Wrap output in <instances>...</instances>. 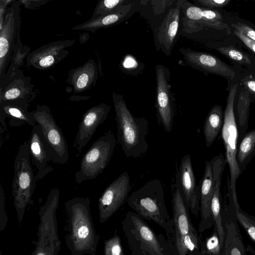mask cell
Listing matches in <instances>:
<instances>
[{"label":"cell","instance_id":"obj_1","mask_svg":"<svg viewBox=\"0 0 255 255\" xmlns=\"http://www.w3.org/2000/svg\"><path fill=\"white\" fill-rule=\"evenodd\" d=\"M68 217L66 246L71 255H95L100 240L94 226L88 197H77L65 204Z\"/></svg>","mask_w":255,"mask_h":255},{"label":"cell","instance_id":"obj_2","mask_svg":"<svg viewBox=\"0 0 255 255\" xmlns=\"http://www.w3.org/2000/svg\"><path fill=\"white\" fill-rule=\"evenodd\" d=\"M117 125V140L127 157L138 158L148 149L146 136L149 124L144 117H135L128 108L122 95L113 93Z\"/></svg>","mask_w":255,"mask_h":255},{"label":"cell","instance_id":"obj_3","mask_svg":"<svg viewBox=\"0 0 255 255\" xmlns=\"http://www.w3.org/2000/svg\"><path fill=\"white\" fill-rule=\"evenodd\" d=\"M128 206L143 219L152 221L170 236L173 231V221L166 207L163 185L157 179L149 181L132 192L127 200Z\"/></svg>","mask_w":255,"mask_h":255},{"label":"cell","instance_id":"obj_4","mask_svg":"<svg viewBox=\"0 0 255 255\" xmlns=\"http://www.w3.org/2000/svg\"><path fill=\"white\" fill-rule=\"evenodd\" d=\"M122 225L132 255H171L167 239L135 212H127Z\"/></svg>","mask_w":255,"mask_h":255},{"label":"cell","instance_id":"obj_5","mask_svg":"<svg viewBox=\"0 0 255 255\" xmlns=\"http://www.w3.org/2000/svg\"><path fill=\"white\" fill-rule=\"evenodd\" d=\"M14 176L11 188L13 204L18 221L21 224L25 210L32 203L36 178L30 162L28 142L21 144L14 161Z\"/></svg>","mask_w":255,"mask_h":255},{"label":"cell","instance_id":"obj_6","mask_svg":"<svg viewBox=\"0 0 255 255\" xmlns=\"http://www.w3.org/2000/svg\"><path fill=\"white\" fill-rule=\"evenodd\" d=\"M59 199L58 188L51 189L45 203L39 211L38 238L31 255H58L60 250L61 241L56 218Z\"/></svg>","mask_w":255,"mask_h":255},{"label":"cell","instance_id":"obj_7","mask_svg":"<svg viewBox=\"0 0 255 255\" xmlns=\"http://www.w3.org/2000/svg\"><path fill=\"white\" fill-rule=\"evenodd\" d=\"M238 84L230 88L227 99L224 115V123L221 132L226 152V160L230 170L231 192L234 202L238 201L236 194V181L242 173L237 161L239 131L234 111V104Z\"/></svg>","mask_w":255,"mask_h":255},{"label":"cell","instance_id":"obj_8","mask_svg":"<svg viewBox=\"0 0 255 255\" xmlns=\"http://www.w3.org/2000/svg\"><path fill=\"white\" fill-rule=\"evenodd\" d=\"M116 143L117 139L111 130L94 141L81 160L75 175L76 182L81 184L100 175L110 161Z\"/></svg>","mask_w":255,"mask_h":255},{"label":"cell","instance_id":"obj_9","mask_svg":"<svg viewBox=\"0 0 255 255\" xmlns=\"http://www.w3.org/2000/svg\"><path fill=\"white\" fill-rule=\"evenodd\" d=\"M20 0L7 6L0 26V83L5 77L7 68L17 50L20 39Z\"/></svg>","mask_w":255,"mask_h":255},{"label":"cell","instance_id":"obj_10","mask_svg":"<svg viewBox=\"0 0 255 255\" xmlns=\"http://www.w3.org/2000/svg\"><path fill=\"white\" fill-rule=\"evenodd\" d=\"M33 112L36 123L40 127L50 149L52 161L62 165L67 163L69 157L68 145L49 108L38 105Z\"/></svg>","mask_w":255,"mask_h":255},{"label":"cell","instance_id":"obj_11","mask_svg":"<svg viewBox=\"0 0 255 255\" xmlns=\"http://www.w3.org/2000/svg\"><path fill=\"white\" fill-rule=\"evenodd\" d=\"M172 205L173 221L172 234L167 237L171 255H188L183 241L186 236L196 229L193 225L189 210L183 200L178 189L173 185Z\"/></svg>","mask_w":255,"mask_h":255},{"label":"cell","instance_id":"obj_12","mask_svg":"<svg viewBox=\"0 0 255 255\" xmlns=\"http://www.w3.org/2000/svg\"><path fill=\"white\" fill-rule=\"evenodd\" d=\"M130 190V177L126 171L121 174L104 190L98 200L101 223L106 222L124 205Z\"/></svg>","mask_w":255,"mask_h":255},{"label":"cell","instance_id":"obj_13","mask_svg":"<svg viewBox=\"0 0 255 255\" xmlns=\"http://www.w3.org/2000/svg\"><path fill=\"white\" fill-rule=\"evenodd\" d=\"M174 185L178 189L189 211L197 217L200 211V186L196 184L189 154L181 159Z\"/></svg>","mask_w":255,"mask_h":255},{"label":"cell","instance_id":"obj_14","mask_svg":"<svg viewBox=\"0 0 255 255\" xmlns=\"http://www.w3.org/2000/svg\"><path fill=\"white\" fill-rule=\"evenodd\" d=\"M166 70L162 65L156 66V109L158 124L166 131L170 132L172 129L175 105L170 91L171 86L168 82Z\"/></svg>","mask_w":255,"mask_h":255},{"label":"cell","instance_id":"obj_15","mask_svg":"<svg viewBox=\"0 0 255 255\" xmlns=\"http://www.w3.org/2000/svg\"><path fill=\"white\" fill-rule=\"evenodd\" d=\"M227 188L229 203L222 209V217L225 231L223 246V255H247L236 217L229 179H227Z\"/></svg>","mask_w":255,"mask_h":255},{"label":"cell","instance_id":"obj_16","mask_svg":"<svg viewBox=\"0 0 255 255\" xmlns=\"http://www.w3.org/2000/svg\"><path fill=\"white\" fill-rule=\"evenodd\" d=\"M111 108L109 105L102 103L89 109L83 115L73 143L77 158L98 127L106 121Z\"/></svg>","mask_w":255,"mask_h":255},{"label":"cell","instance_id":"obj_17","mask_svg":"<svg viewBox=\"0 0 255 255\" xmlns=\"http://www.w3.org/2000/svg\"><path fill=\"white\" fill-rule=\"evenodd\" d=\"M74 42L73 40H65L45 45L29 53L26 57L27 66L41 70L50 68L68 55V48Z\"/></svg>","mask_w":255,"mask_h":255},{"label":"cell","instance_id":"obj_18","mask_svg":"<svg viewBox=\"0 0 255 255\" xmlns=\"http://www.w3.org/2000/svg\"><path fill=\"white\" fill-rule=\"evenodd\" d=\"M181 53L186 64L203 72L218 75L233 79L235 72L228 65L210 54L182 48Z\"/></svg>","mask_w":255,"mask_h":255},{"label":"cell","instance_id":"obj_19","mask_svg":"<svg viewBox=\"0 0 255 255\" xmlns=\"http://www.w3.org/2000/svg\"><path fill=\"white\" fill-rule=\"evenodd\" d=\"M29 77L18 70L0 83V103L9 101H25L29 103L36 97Z\"/></svg>","mask_w":255,"mask_h":255},{"label":"cell","instance_id":"obj_20","mask_svg":"<svg viewBox=\"0 0 255 255\" xmlns=\"http://www.w3.org/2000/svg\"><path fill=\"white\" fill-rule=\"evenodd\" d=\"M28 144L30 156L37 169L36 180H39L53 171V168L49 164L52 161L50 149L37 124L32 127Z\"/></svg>","mask_w":255,"mask_h":255},{"label":"cell","instance_id":"obj_21","mask_svg":"<svg viewBox=\"0 0 255 255\" xmlns=\"http://www.w3.org/2000/svg\"><path fill=\"white\" fill-rule=\"evenodd\" d=\"M199 185L200 190L201 220L198 226V232L202 233L212 227L215 223L211 212L214 179L211 161H206L204 174Z\"/></svg>","mask_w":255,"mask_h":255},{"label":"cell","instance_id":"obj_22","mask_svg":"<svg viewBox=\"0 0 255 255\" xmlns=\"http://www.w3.org/2000/svg\"><path fill=\"white\" fill-rule=\"evenodd\" d=\"M29 103L25 101H9L0 103V134L4 132L6 126V118L10 120V127H19L27 124L32 127L36 125L34 112H29Z\"/></svg>","mask_w":255,"mask_h":255},{"label":"cell","instance_id":"obj_23","mask_svg":"<svg viewBox=\"0 0 255 255\" xmlns=\"http://www.w3.org/2000/svg\"><path fill=\"white\" fill-rule=\"evenodd\" d=\"M181 7L183 29L186 33L198 32L205 27L218 30L228 28V25L223 22L216 23L207 20L202 14V8L186 0H182Z\"/></svg>","mask_w":255,"mask_h":255},{"label":"cell","instance_id":"obj_24","mask_svg":"<svg viewBox=\"0 0 255 255\" xmlns=\"http://www.w3.org/2000/svg\"><path fill=\"white\" fill-rule=\"evenodd\" d=\"M182 0L171 8L161 23L157 33V39L167 51H170L176 36L180 19Z\"/></svg>","mask_w":255,"mask_h":255},{"label":"cell","instance_id":"obj_25","mask_svg":"<svg viewBox=\"0 0 255 255\" xmlns=\"http://www.w3.org/2000/svg\"><path fill=\"white\" fill-rule=\"evenodd\" d=\"M210 161L212 163L214 179L211 212L214 222L216 223H220L222 221V197L220 191L221 179L227 162L222 153L215 156Z\"/></svg>","mask_w":255,"mask_h":255},{"label":"cell","instance_id":"obj_26","mask_svg":"<svg viewBox=\"0 0 255 255\" xmlns=\"http://www.w3.org/2000/svg\"><path fill=\"white\" fill-rule=\"evenodd\" d=\"M97 77L96 63L90 60L83 66L72 69L67 80L73 86L74 93H78L91 88L95 84Z\"/></svg>","mask_w":255,"mask_h":255},{"label":"cell","instance_id":"obj_27","mask_svg":"<svg viewBox=\"0 0 255 255\" xmlns=\"http://www.w3.org/2000/svg\"><path fill=\"white\" fill-rule=\"evenodd\" d=\"M132 5V4L129 3L121 5L113 12L90 19L74 27L72 29L84 30L94 32L99 29L109 27L118 23L126 17L131 9Z\"/></svg>","mask_w":255,"mask_h":255},{"label":"cell","instance_id":"obj_28","mask_svg":"<svg viewBox=\"0 0 255 255\" xmlns=\"http://www.w3.org/2000/svg\"><path fill=\"white\" fill-rule=\"evenodd\" d=\"M224 115L220 105L214 106L209 112L203 126V133L205 139V144L209 147L221 133L223 123Z\"/></svg>","mask_w":255,"mask_h":255},{"label":"cell","instance_id":"obj_29","mask_svg":"<svg viewBox=\"0 0 255 255\" xmlns=\"http://www.w3.org/2000/svg\"><path fill=\"white\" fill-rule=\"evenodd\" d=\"M255 155V128L246 132L238 144L237 161L241 173Z\"/></svg>","mask_w":255,"mask_h":255},{"label":"cell","instance_id":"obj_30","mask_svg":"<svg viewBox=\"0 0 255 255\" xmlns=\"http://www.w3.org/2000/svg\"><path fill=\"white\" fill-rule=\"evenodd\" d=\"M251 103L250 94L245 88L243 89L239 95L237 104L238 128L239 131V141L246 133L248 129V124L249 111Z\"/></svg>","mask_w":255,"mask_h":255},{"label":"cell","instance_id":"obj_31","mask_svg":"<svg viewBox=\"0 0 255 255\" xmlns=\"http://www.w3.org/2000/svg\"><path fill=\"white\" fill-rule=\"evenodd\" d=\"M199 255H223V247L214 226L211 234L202 241Z\"/></svg>","mask_w":255,"mask_h":255},{"label":"cell","instance_id":"obj_32","mask_svg":"<svg viewBox=\"0 0 255 255\" xmlns=\"http://www.w3.org/2000/svg\"><path fill=\"white\" fill-rule=\"evenodd\" d=\"M234 203L238 222L243 227L247 235L255 244V216L250 215L242 210L238 202Z\"/></svg>","mask_w":255,"mask_h":255},{"label":"cell","instance_id":"obj_33","mask_svg":"<svg viewBox=\"0 0 255 255\" xmlns=\"http://www.w3.org/2000/svg\"><path fill=\"white\" fill-rule=\"evenodd\" d=\"M126 2V0H102L99 1L90 19H94L110 14L114 11L120 5L124 4V3Z\"/></svg>","mask_w":255,"mask_h":255},{"label":"cell","instance_id":"obj_34","mask_svg":"<svg viewBox=\"0 0 255 255\" xmlns=\"http://www.w3.org/2000/svg\"><path fill=\"white\" fill-rule=\"evenodd\" d=\"M104 255H126L124 253L121 238L116 231L111 238L105 241Z\"/></svg>","mask_w":255,"mask_h":255},{"label":"cell","instance_id":"obj_35","mask_svg":"<svg viewBox=\"0 0 255 255\" xmlns=\"http://www.w3.org/2000/svg\"><path fill=\"white\" fill-rule=\"evenodd\" d=\"M217 50L226 57L238 63L251 64L252 62L248 55L233 46L219 47Z\"/></svg>","mask_w":255,"mask_h":255},{"label":"cell","instance_id":"obj_36","mask_svg":"<svg viewBox=\"0 0 255 255\" xmlns=\"http://www.w3.org/2000/svg\"><path fill=\"white\" fill-rule=\"evenodd\" d=\"M8 221L5 204L4 192L0 184V231L2 232L6 227Z\"/></svg>","mask_w":255,"mask_h":255},{"label":"cell","instance_id":"obj_37","mask_svg":"<svg viewBox=\"0 0 255 255\" xmlns=\"http://www.w3.org/2000/svg\"><path fill=\"white\" fill-rule=\"evenodd\" d=\"M196 3L211 8L222 7L227 5L231 1L230 0H196Z\"/></svg>","mask_w":255,"mask_h":255},{"label":"cell","instance_id":"obj_38","mask_svg":"<svg viewBox=\"0 0 255 255\" xmlns=\"http://www.w3.org/2000/svg\"><path fill=\"white\" fill-rule=\"evenodd\" d=\"M202 14L207 20L216 23L223 22L221 14L216 10L202 8Z\"/></svg>","mask_w":255,"mask_h":255},{"label":"cell","instance_id":"obj_39","mask_svg":"<svg viewBox=\"0 0 255 255\" xmlns=\"http://www.w3.org/2000/svg\"><path fill=\"white\" fill-rule=\"evenodd\" d=\"M232 26L249 38L255 41V30L250 26L242 23L233 24Z\"/></svg>","mask_w":255,"mask_h":255},{"label":"cell","instance_id":"obj_40","mask_svg":"<svg viewBox=\"0 0 255 255\" xmlns=\"http://www.w3.org/2000/svg\"><path fill=\"white\" fill-rule=\"evenodd\" d=\"M234 33L249 48L255 53V41L236 29H234Z\"/></svg>","mask_w":255,"mask_h":255},{"label":"cell","instance_id":"obj_41","mask_svg":"<svg viewBox=\"0 0 255 255\" xmlns=\"http://www.w3.org/2000/svg\"><path fill=\"white\" fill-rule=\"evenodd\" d=\"M152 5H154V10L157 14L163 11L166 7L169 6L173 3L177 2L176 0H157L152 1Z\"/></svg>","mask_w":255,"mask_h":255},{"label":"cell","instance_id":"obj_42","mask_svg":"<svg viewBox=\"0 0 255 255\" xmlns=\"http://www.w3.org/2000/svg\"><path fill=\"white\" fill-rule=\"evenodd\" d=\"M243 85L250 94L255 96V79L252 78L246 77L242 80Z\"/></svg>","mask_w":255,"mask_h":255},{"label":"cell","instance_id":"obj_43","mask_svg":"<svg viewBox=\"0 0 255 255\" xmlns=\"http://www.w3.org/2000/svg\"><path fill=\"white\" fill-rule=\"evenodd\" d=\"M247 251L253 255H255V250L250 245H248L247 248Z\"/></svg>","mask_w":255,"mask_h":255}]
</instances>
